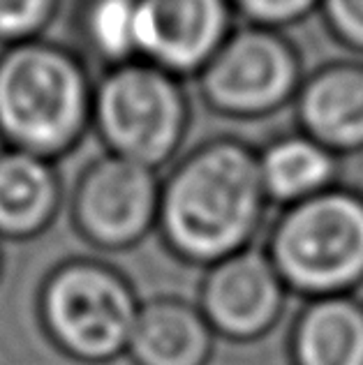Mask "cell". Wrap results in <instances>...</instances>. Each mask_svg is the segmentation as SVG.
<instances>
[{"label":"cell","mask_w":363,"mask_h":365,"mask_svg":"<svg viewBox=\"0 0 363 365\" xmlns=\"http://www.w3.org/2000/svg\"><path fill=\"white\" fill-rule=\"evenodd\" d=\"M266 208L257 148L220 134L185 150L162 178L158 234L180 264L208 268L255 245Z\"/></svg>","instance_id":"cell-1"},{"label":"cell","mask_w":363,"mask_h":365,"mask_svg":"<svg viewBox=\"0 0 363 365\" xmlns=\"http://www.w3.org/2000/svg\"><path fill=\"white\" fill-rule=\"evenodd\" d=\"M95 79L83 56L49 37L0 49V148L58 162L91 132Z\"/></svg>","instance_id":"cell-2"},{"label":"cell","mask_w":363,"mask_h":365,"mask_svg":"<svg viewBox=\"0 0 363 365\" xmlns=\"http://www.w3.org/2000/svg\"><path fill=\"white\" fill-rule=\"evenodd\" d=\"M141 299L118 266L98 257L63 259L40 282L35 317L51 347L79 365L126 356Z\"/></svg>","instance_id":"cell-3"},{"label":"cell","mask_w":363,"mask_h":365,"mask_svg":"<svg viewBox=\"0 0 363 365\" xmlns=\"http://www.w3.org/2000/svg\"><path fill=\"white\" fill-rule=\"evenodd\" d=\"M264 250L303 301L354 296L363 287V192L338 182L280 208Z\"/></svg>","instance_id":"cell-4"},{"label":"cell","mask_w":363,"mask_h":365,"mask_svg":"<svg viewBox=\"0 0 363 365\" xmlns=\"http://www.w3.org/2000/svg\"><path fill=\"white\" fill-rule=\"evenodd\" d=\"M190 123L193 102L180 76L130 61L95 79L91 132L104 153L160 171L183 150Z\"/></svg>","instance_id":"cell-5"},{"label":"cell","mask_w":363,"mask_h":365,"mask_svg":"<svg viewBox=\"0 0 363 365\" xmlns=\"http://www.w3.org/2000/svg\"><path fill=\"white\" fill-rule=\"evenodd\" d=\"M303 76L301 51L287 33L241 24L195 76V83L199 100L215 116L262 120L292 107Z\"/></svg>","instance_id":"cell-6"},{"label":"cell","mask_w":363,"mask_h":365,"mask_svg":"<svg viewBox=\"0 0 363 365\" xmlns=\"http://www.w3.org/2000/svg\"><path fill=\"white\" fill-rule=\"evenodd\" d=\"M160 171L102 153L88 162L70 195L76 236L98 252H128L158 232Z\"/></svg>","instance_id":"cell-7"},{"label":"cell","mask_w":363,"mask_h":365,"mask_svg":"<svg viewBox=\"0 0 363 365\" xmlns=\"http://www.w3.org/2000/svg\"><path fill=\"white\" fill-rule=\"evenodd\" d=\"M290 289L264 247L241 252L204 268L197 307L218 340L250 344L280 324Z\"/></svg>","instance_id":"cell-8"},{"label":"cell","mask_w":363,"mask_h":365,"mask_svg":"<svg viewBox=\"0 0 363 365\" xmlns=\"http://www.w3.org/2000/svg\"><path fill=\"white\" fill-rule=\"evenodd\" d=\"M229 0H141L139 61L180 79H195L234 31Z\"/></svg>","instance_id":"cell-9"},{"label":"cell","mask_w":363,"mask_h":365,"mask_svg":"<svg viewBox=\"0 0 363 365\" xmlns=\"http://www.w3.org/2000/svg\"><path fill=\"white\" fill-rule=\"evenodd\" d=\"M299 132L342 155L363 153V61L340 58L303 76L294 100Z\"/></svg>","instance_id":"cell-10"},{"label":"cell","mask_w":363,"mask_h":365,"mask_svg":"<svg viewBox=\"0 0 363 365\" xmlns=\"http://www.w3.org/2000/svg\"><path fill=\"white\" fill-rule=\"evenodd\" d=\"M218 335L197 303L180 296L141 301L126 356L132 365H208Z\"/></svg>","instance_id":"cell-11"},{"label":"cell","mask_w":363,"mask_h":365,"mask_svg":"<svg viewBox=\"0 0 363 365\" xmlns=\"http://www.w3.org/2000/svg\"><path fill=\"white\" fill-rule=\"evenodd\" d=\"M65 204L58 165L24 150L0 148V241L40 238Z\"/></svg>","instance_id":"cell-12"},{"label":"cell","mask_w":363,"mask_h":365,"mask_svg":"<svg viewBox=\"0 0 363 365\" xmlns=\"http://www.w3.org/2000/svg\"><path fill=\"white\" fill-rule=\"evenodd\" d=\"M290 365H363V301H305L287 335Z\"/></svg>","instance_id":"cell-13"},{"label":"cell","mask_w":363,"mask_h":365,"mask_svg":"<svg viewBox=\"0 0 363 365\" xmlns=\"http://www.w3.org/2000/svg\"><path fill=\"white\" fill-rule=\"evenodd\" d=\"M262 187L269 204L287 208L338 185L340 158L303 132L275 137L257 148Z\"/></svg>","instance_id":"cell-14"},{"label":"cell","mask_w":363,"mask_h":365,"mask_svg":"<svg viewBox=\"0 0 363 365\" xmlns=\"http://www.w3.org/2000/svg\"><path fill=\"white\" fill-rule=\"evenodd\" d=\"M141 0H79L76 35L91 58L107 67L139 61L137 24Z\"/></svg>","instance_id":"cell-15"},{"label":"cell","mask_w":363,"mask_h":365,"mask_svg":"<svg viewBox=\"0 0 363 365\" xmlns=\"http://www.w3.org/2000/svg\"><path fill=\"white\" fill-rule=\"evenodd\" d=\"M63 0H0V49L44 37Z\"/></svg>","instance_id":"cell-16"},{"label":"cell","mask_w":363,"mask_h":365,"mask_svg":"<svg viewBox=\"0 0 363 365\" xmlns=\"http://www.w3.org/2000/svg\"><path fill=\"white\" fill-rule=\"evenodd\" d=\"M229 3L234 7V14L243 19V24L282 33L303 24L319 9V0H229Z\"/></svg>","instance_id":"cell-17"},{"label":"cell","mask_w":363,"mask_h":365,"mask_svg":"<svg viewBox=\"0 0 363 365\" xmlns=\"http://www.w3.org/2000/svg\"><path fill=\"white\" fill-rule=\"evenodd\" d=\"M317 14L333 40L363 56V0H319Z\"/></svg>","instance_id":"cell-18"},{"label":"cell","mask_w":363,"mask_h":365,"mask_svg":"<svg viewBox=\"0 0 363 365\" xmlns=\"http://www.w3.org/2000/svg\"><path fill=\"white\" fill-rule=\"evenodd\" d=\"M0 277H3V250H0Z\"/></svg>","instance_id":"cell-19"}]
</instances>
